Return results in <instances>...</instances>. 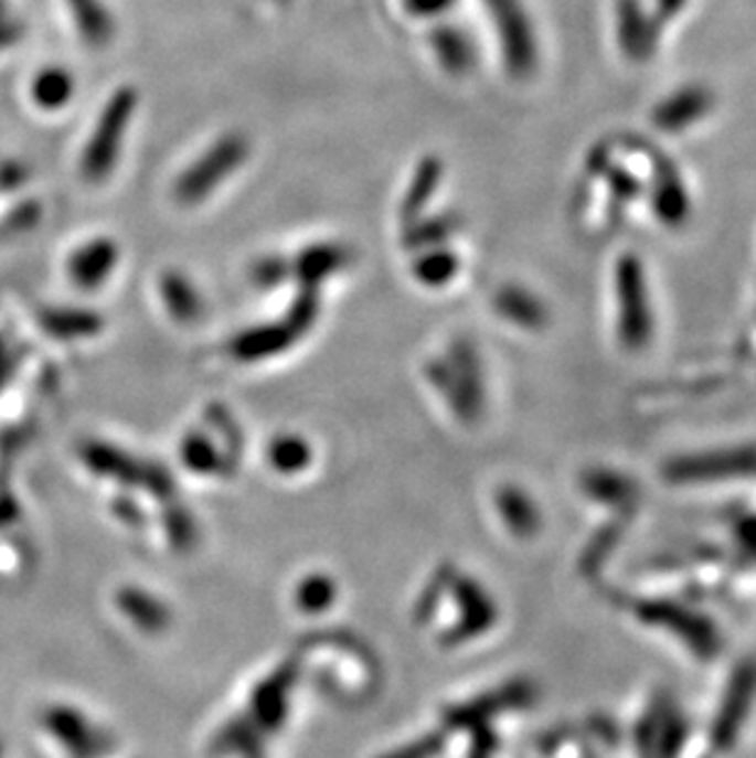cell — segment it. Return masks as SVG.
Instances as JSON below:
<instances>
[{
  "label": "cell",
  "mask_w": 756,
  "mask_h": 758,
  "mask_svg": "<svg viewBox=\"0 0 756 758\" xmlns=\"http://www.w3.org/2000/svg\"><path fill=\"white\" fill-rule=\"evenodd\" d=\"M619 45L633 62L649 60L656 47V23L639 0L619 3Z\"/></svg>",
  "instance_id": "11"
},
{
  "label": "cell",
  "mask_w": 756,
  "mask_h": 758,
  "mask_svg": "<svg viewBox=\"0 0 756 758\" xmlns=\"http://www.w3.org/2000/svg\"><path fill=\"white\" fill-rule=\"evenodd\" d=\"M3 754H6V746H3V741H0V758H3Z\"/></svg>",
  "instance_id": "29"
},
{
  "label": "cell",
  "mask_w": 756,
  "mask_h": 758,
  "mask_svg": "<svg viewBox=\"0 0 756 758\" xmlns=\"http://www.w3.org/2000/svg\"><path fill=\"white\" fill-rule=\"evenodd\" d=\"M756 474V449L734 447L717 452H700L673 459L666 467V479L675 483H703Z\"/></svg>",
  "instance_id": "5"
},
{
  "label": "cell",
  "mask_w": 756,
  "mask_h": 758,
  "mask_svg": "<svg viewBox=\"0 0 756 758\" xmlns=\"http://www.w3.org/2000/svg\"><path fill=\"white\" fill-rule=\"evenodd\" d=\"M30 94L35 106H40L42 111H60V108L67 106L74 96V76L70 70L52 67L40 70L35 74V79L30 84Z\"/></svg>",
  "instance_id": "16"
},
{
  "label": "cell",
  "mask_w": 756,
  "mask_h": 758,
  "mask_svg": "<svg viewBox=\"0 0 756 758\" xmlns=\"http://www.w3.org/2000/svg\"><path fill=\"white\" fill-rule=\"evenodd\" d=\"M756 695V663L742 665L734 675L732 685L727 687V695L722 700V707L712 727V746L715 751H727L734 744V736L742 729V719L752 709V702Z\"/></svg>",
  "instance_id": "7"
},
{
  "label": "cell",
  "mask_w": 756,
  "mask_h": 758,
  "mask_svg": "<svg viewBox=\"0 0 756 758\" xmlns=\"http://www.w3.org/2000/svg\"><path fill=\"white\" fill-rule=\"evenodd\" d=\"M74 28L89 47H106L116 38V20L104 0H67Z\"/></svg>",
  "instance_id": "12"
},
{
  "label": "cell",
  "mask_w": 756,
  "mask_h": 758,
  "mask_svg": "<svg viewBox=\"0 0 756 758\" xmlns=\"http://www.w3.org/2000/svg\"><path fill=\"white\" fill-rule=\"evenodd\" d=\"M248 152V140L238 134H228L214 140L212 146L194 162H190L180 178L174 180V200L184 206L210 200L219 186L228 182V178H232L236 170L244 168Z\"/></svg>",
  "instance_id": "2"
},
{
  "label": "cell",
  "mask_w": 756,
  "mask_h": 758,
  "mask_svg": "<svg viewBox=\"0 0 756 758\" xmlns=\"http://www.w3.org/2000/svg\"><path fill=\"white\" fill-rule=\"evenodd\" d=\"M499 505H501V513H503V519H507L509 523V529L513 533H519V535H531L539 531V511L533 509L531 501L523 497L521 491H503L501 493V499H499Z\"/></svg>",
  "instance_id": "20"
},
{
  "label": "cell",
  "mask_w": 756,
  "mask_h": 758,
  "mask_svg": "<svg viewBox=\"0 0 756 758\" xmlns=\"http://www.w3.org/2000/svg\"><path fill=\"white\" fill-rule=\"evenodd\" d=\"M585 489L589 491V497L607 503L627 501L631 497L629 481L619 474H611V471H592L585 477Z\"/></svg>",
  "instance_id": "23"
},
{
  "label": "cell",
  "mask_w": 756,
  "mask_h": 758,
  "mask_svg": "<svg viewBox=\"0 0 756 758\" xmlns=\"http://www.w3.org/2000/svg\"><path fill=\"white\" fill-rule=\"evenodd\" d=\"M440 180H443V162L437 158H425L418 164V170H415V178L408 184V192H405L403 196V204H401L403 224L418 222L423 209L430 204L437 186H440Z\"/></svg>",
  "instance_id": "14"
},
{
  "label": "cell",
  "mask_w": 756,
  "mask_h": 758,
  "mask_svg": "<svg viewBox=\"0 0 756 758\" xmlns=\"http://www.w3.org/2000/svg\"><path fill=\"white\" fill-rule=\"evenodd\" d=\"M452 228H455L452 216H437V218H427V222H413L411 228L405 231L403 244L413 250L443 246L447 236L452 234Z\"/></svg>",
  "instance_id": "21"
},
{
  "label": "cell",
  "mask_w": 756,
  "mask_h": 758,
  "mask_svg": "<svg viewBox=\"0 0 756 758\" xmlns=\"http://www.w3.org/2000/svg\"><path fill=\"white\" fill-rule=\"evenodd\" d=\"M617 302L619 339L627 349H643L653 332V317L646 295L643 266L637 256H624L617 263Z\"/></svg>",
  "instance_id": "4"
},
{
  "label": "cell",
  "mask_w": 756,
  "mask_h": 758,
  "mask_svg": "<svg viewBox=\"0 0 756 758\" xmlns=\"http://www.w3.org/2000/svg\"><path fill=\"white\" fill-rule=\"evenodd\" d=\"M633 613L641 621H651L659 629L671 631L688 648H693V653L700 658L715 655L720 651V636L715 626L700 617V613L678 607L673 601H637Z\"/></svg>",
  "instance_id": "6"
},
{
  "label": "cell",
  "mask_w": 756,
  "mask_h": 758,
  "mask_svg": "<svg viewBox=\"0 0 756 758\" xmlns=\"http://www.w3.org/2000/svg\"><path fill=\"white\" fill-rule=\"evenodd\" d=\"M42 324L47 327V332L54 337H79L94 332L98 320L89 312H76V310H52L42 314Z\"/></svg>",
  "instance_id": "22"
},
{
  "label": "cell",
  "mask_w": 756,
  "mask_h": 758,
  "mask_svg": "<svg viewBox=\"0 0 756 758\" xmlns=\"http://www.w3.org/2000/svg\"><path fill=\"white\" fill-rule=\"evenodd\" d=\"M497 305V312L503 317V320H509L519 327L525 329H539L545 324V307L543 302L531 295L529 290L519 288V285H507V288H501L494 298Z\"/></svg>",
  "instance_id": "15"
},
{
  "label": "cell",
  "mask_w": 756,
  "mask_h": 758,
  "mask_svg": "<svg viewBox=\"0 0 756 758\" xmlns=\"http://www.w3.org/2000/svg\"><path fill=\"white\" fill-rule=\"evenodd\" d=\"M138 106V94L124 86L118 89L111 98H108L104 111L98 114L96 126L92 130V138L86 142L84 156L79 162L82 178L92 184L106 182L111 178V172L116 170L120 150H124V142L128 136L130 120H134Z\"/></svg>",
  "instance_id": "1"
},
{
  "label": "cell",
  "mask_w": 756,
  "mask_h": 758,
  "mask_svg": "<svg viewBox=\"0 0 756 758\" xmlns=\"http://www.w3.org/2000/svg\"><path fill=\"white\" fill-rule=\"evenodd\" d=\"M481 3L487 8L491 25L497 28L509 74L517 79L531 76L539 67V42L521 0H481Z\"/></svg>",
  "instance_id": "3"
},
{
  "label": "cell",
  "mask_w": 756,
  "mask_h": 758,
  "mask_svg": "<svg viewBox=\"0 0 756 758\" xmlns=\"http://www.w3.org/2000/svg\"><path fill=\"white\" fill-rule=\"evenodd\" d=\"M712 106V96L703 86H688V89L675 92L666 102L656 106L653 126L666 130V134H678L688 126L698 124Z\"/></svg>",
  "instance_id": "9"
},
{
  "label": "cell",
  "mask_w": 756,
  "mask_h": 758,
  "mask_svg": "<svg viewBox=\"0 0 756 758\" xmlns=\"http://www.w3.org/2000/svg\"><path fill=\"white\" fill-rule=\"evenodd\" d=\"M430 47L437 64L449 76H465L475 70L477 47L459 25H437L430 32Z\"/></svg>",
  "instance_id": "10"
},
{
  "label": "cell",
  "mask_w": 756,
  "mask_h": 758,
  "mask_svg": "<svg viewBox=\"0 0 756 758\" xmlns=\"http://www.w3.org/2000/svg\"><path fill=\"white\" fill-rule=\"evenodd\" d=\"M457 270H459L457 256L443 246L425 248L418 263H413V276L423 285H430V288H440V285L449 282L457 276Z\"/></svg>",
  "instance_id": "19"
},
{
  "label": "cell",
  "mask_w": 756,
  "mask_h": 758,
  "mask_svg": "<svg viewBox=\"0 0 756 758\" xmlns=\"http://www.w3.org/2000/svg\"><path fill=\"white\" fill-rule=\"evenodd\" d=\"M401 6L411 18L435 20L447 15L457 6V0H401Z\"/></svg>",
  "instance_id": "24"
},
{
  "label": "cell",
  "mask_w": 756,
  "mask_h": 758,
  "mask_svg": "<svg viewBox=\"0 0 756 758\" xmlns=\"http://www.w3.org/2000/svg\"><path fill=\"white\" fill-rule=\"evenodd\" d=\"M290 263L283 258H263L254 266V278L258 285H276L288 278Z\"/></svg>",
  "instance_id": "25"
},
{
  "label": "cell",
  "mask_w": 756,
  "mask_h": 758,
  "mask_svg": "<svg viewBox=\"0 0 756 758\" xmlns=\"http://www.w3.org/2000/svg\"><path fill=\"white\" fill-rule=\"evenodd\" d=\"M0 172H3V170H0ZM23 180H25V174H23V170L18 168V164H8L6 172L0 174V184H3V186H18Z\"/></svg>",
  "instance_id": "26"
},
{
  "label": "cell",
  "mask_w": 756,
  "mask_h": 758,
  "mask_svg": "<svg viewBox=\"0 0 756 758\" xmlns=\"http://www.w3.org/2000/svg\"><path fill=\"white\" fill-rule=\"evenodd\" d=\"M160 292L174 320L192 322L202 314V295L196 292L190 278H184L182 273H166L160 282Z\"/></svg>",
  "instance_id": "18"
},
{
  "label": "cell",
  "mask_w": 756,
  "mask_h": 758,
  "mask_svg": "<svg viewBox=\"0 0 756 758\" xmlns=\"http://www.w3.org/2000/svg\"><path fill=\"white\" fill-rule=\"evenodd\" d=\"M651 202H653L656 216H659L668 226H678L688 218L690 202L673 168L659 172V180H656L653 192H651Z\"/></svg>",
  "instance_id": "17"
},
{
  "label": "cell",
  "mask_w": 756,
  "mask_h": 758,
  "mask_svg": "<svg viewBox=\"0 0 756 758\" xmlns=\"http://www.w3.org/2000/svg\"><path fill=\"white\" fill-rule=\"evenodd\" d=\"M118 246L111 238H92L76 248L70 260L67 270L70 278L76 288L94 290L98 285H104L108 278L114 276V270L118 266Z\"/></svg>",
  "instance_id": "8"
},
{
  "label": "cell",
  "mask_w": 756,
  "mask_h": 758,
  "mask_svg": "<svg viewBox=\"0 0 756 758\" xmlns=\"http://www.w3.org/2000/svg\"><path fill=\"white\" fill-rule=\"evenodd\" d=\"M347 248L337 246V244H317L305 248L302 256L295 260L292 273L298 276L305 285H320L324 278L334 276V273L342 270L347 266Z\"/></svg>",
  "instance_id": "13"
},
{
  "label": "cell",
  "mask_w": 756,
  "mask_h": 758,
  "mask_svg": "<svg viewBox=\"0 0 756 758\" xmlns=\"http://www.w3.org/2000/svg\"><path fill=\"white\" fill-rule=\"evenodd\" d=\"M18 38H20V30L13 23H6V20H0V50L13 45Z\"/></svg>",
  "instance_id": "27"
},
{
  "label": "cell",
  "mask_w": 756,
  "mask_h": 758,
  "mask_svg": "<svg viewBox=\"0 0 756 758\" xmlns=\"http://www.w3.org/2000/svg\"><path fill=\"white\" fill-rule=\"evenodd\" d=\"M656 3H659V13H661L663 18H673V15L678 13V10L683 8L685 0H656Z\"/></svg>",
  "instance_id": "28"
}]
</instances>
